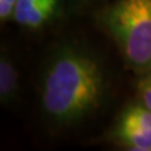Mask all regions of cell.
<instances>
[{
  "label": "cell",
  "instance_id": "6da1fadb",
  "mask_svg": "<svg viewBox=\"0 0 151 151\" xmlns=\"http://www.w3.org/2000/svg\"><path fill=\"white\" fill-rule=\"evenodd\" d=\"M102 93L103 74L96 59L82 50L65 48L48 67L42 102L53 120L72 122L96 110Z\"/></svg>",
  "mask_w": 151,
  "mask_h": 151
},
{
  "label": "cell",
  "instance_id": "7a4b0ae2",
  "mask_svg": "<svg viewBox=\"0 0 151 151\" xmlns=\"http://www.w3.org/2000/svg\"><path fill=\"white\" fill-rule=\"evenodd\" d=\"M107 28L136 70L151 68V0H117L106 15Z\"/></svg>",
  "mask_w": 151,
  "mask_h": 151
},
{
  "label": "cell",
  "instance_id": "3957f363",
  "mask_svg": "<svg viewBox=\"0 0 151 151\" xmlns=\"http://www.w3.org/2000/svg\"><path fill=\"white\" fill-rule=\"evenodd\" d=\"M151 130V110L144 105L126 108L120 117L116 132Z\"/></svg>",
  "mask_w": 151,
  "mask_h": 151
},
{
  "label": "cell",
  "instance_id": "277c9868",
  "mask_svg": "<svg viewBox=\"0 0 151 151\" xmlns=\"http://www.w3.org/2000/svg\"><path fill=\"white\" fill-rule=\"evenodd\" d=\"M17 70L13 63L6 58L0 62V96L3 102H8L14 96L17 89Z\"/></svg>",
  "mask_w": 151,
  "mask_h": 151
},
{
  "label": "cell",
  "instance_id": "5b68a950",
  "mask_svg": "<svg viewBox=\"0 0 151 151\" xmlns=\"http://www.w3.org/2000/svg\"><path fill=\"white\" fill-rule=\"evenodd\" d=\"M57 5H58V0H42L27 17L23 25L32 29L39 28L53 17Z\"/></svg>",
  "mask_w": 151,
  "mask_h": 151
},
{
  "label": "cell",
  "instance_id": "8992f818",
  "mask_svg": "<svg viewBox=\"0 0 151 151\" xmlns=\"http://www.w3.org/2000/svg\"><path fill=\"white\" fill-rule=\"evenodd\" d=\"M116 137L130 150L151 151V130L116 132Z\"/></svg>",
  "mask_w": 151,
  "mask_h": 151
},
{
  "label": "cell",
  "instance_id": "52a82bcc",
  "mask_svg": "<svg viewBox=\"0 0 151 151\" xmlns=\"http://www.w3.org/2000/svg\"><path fill=\"white\" fill-rule=\"evenodd\" d=\"M42 0H18L15 12H14V19L23 25V23L27 19V17L30 14V12L34 9Z\"/></svg>",
  "mask_w": 151,
  "mask_h": 151
},
{
  "label": "cell",
  "instance_id": "ba28073f",
  "mask_svg": "<svg viewBox=\"0 0 151 151\" xmlns=\"http://www.w3.org/2000/svg\"><path fill=\"white\" fill-rule=\"evenodd\" d=\"M139 96L142 105L151 110V70L139 82Z\"/></svg>",
  "mask_w": 151,
  "mask_h": 151
},
{
  "label": "cell",
  "instance_id": "9c48e42d",
  "mask_svg": "<svg viewBox=\"0 0 151 151\" xmlns=\"http://www.w3.org/2000/svg\"><path fill=\"white\" fill-rule=\"evenodd\" d=\"M17 3L18 0H0V19L3 22L14 17Z\"/></svg>",
  "mask_w": 151,
  "mask_h": 151
}]
</instances>
